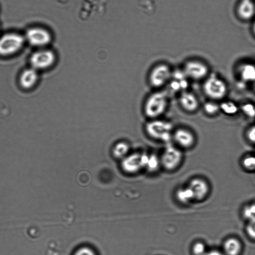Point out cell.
I'll return each mask as SVG.
<instances>
[{"instance_id": "obj_1", "label": "cell", "mask_w": 255, "mask_h": 255, "mask_svg": "<svg viewBox=\"0 0 255 255\" xmlns=\"http://www.w3.org/2000/svg\"><path fill=\"white\" fill-rule=\"evenodd\" d=\"M168 95L165 91H156L150 94L143 105V113L149 120L159 119L166 111Z\"/></svg>"}, {"instance_id": "obj_2", "label": "cell", "mask_w": 255, "mask_h": 255, "mask_svg": "<svg viewBox=\"0 0 255 255\" xmlns=\"http://www.w3.org/2000/svg\"><path fill=\"white\" fill-rule=\"evenodd\" d=\"M173 128L170 122L159 118L149 120L145 124L144 129L151 139L168 143L172 139Z\"/></svg>"}, {"instance_id": "obj_3", "label": "cell", "mask_w": 255, "mask_h": 255, "mask_svg": "<svg viewBox=\"0 0 255 255\" xmlns=\"http://www.w3.org/2000/svg\"><path fill=\"white\" fill-rule=\"evenodd\" d=\"M26 42L24 35L9 32L0 36V57H7L15 55L24 47Z\"/></svg>"}, {"instance_id": "obj_4", "label": "cell", "mask_w": 255, "mask_h": 255, "mask_svg": "<svg viewBox=\"0 0 255 255\" xmlns=\"http://www.w3.org/2000/svg\"><path fill=\"white\" fill-rule=\"evenodd\" d=\"M28 62L30 67L38 72L46 71L54 66L57 56L52 50L47 47L38 48L30 54Z\"/></svg>"}, {"instance_id": "obj_5", "label": "cell", "mask_w": 255, "mask_h": 255, "mask_svg": "<svg viewBox=\"0 0 255 255\" xmlns=\"http://www.w3.org/2000/svg\"><path fill=\"white\" fill-rule=\"evenodd\" d=\"M204 94L212 101L223 99L228 92L225 82L217 75L212 74L207 77L203 85Z\"/></svg>"}, {"instance_id": "obj_6", "label": "cell", "mask_w": 255, "mask_h": 255, "mask_svg": "<svg viewBox=\"0 0 255 255\" xmlns=\"http://www.w3.org/2000/svg\"><path fill=\"white\" fill-rule=\"evenodd\" d=\"M24 36L26 42L37 49L46 47L52 40L50 32L47 29L41 26L28 28Z\"/></svg>"}, {"instance_id": "obj_7", "label": "cell", "mask_w": 255, "mask_h": 255, "mask_svg": "<svg viewBox=\"0 0 255 255\" xmlns=\"http://www.w3.org/2000/svg\"><path fill=\"white\" fill-rule=\"evenodd\" d=\"M172 73V71L168 65L164 63L157 64L149 74V83L154 88H160L170 81Z\"/></svg>"}, {"instance_id": "obj_8", "label": "cell", "mask_w": 255, "mask_h": 255, "mask_svg": "<svg viewBox=\"0 0 255 255\" xmlns=\"http://www.w3.org/2000/svg\"><path fill=\"white\" fill-rule=\"evenodd\" d=\"M149 154L145 152H135L129 153L122 159L121 166L128 173H134L145 168Z\"/></svg>"}, {"instance_id": "obj_9", "label": "cell", "mask_w": 255, "mask_h": 255, "mask_svg": "<svg viewBox=\"0 0 255 255\" xmlns=\"http://www.w3.org/2000/svg\"><path fill=\"white\" fill-rule=\"evenodd\" d=\"M183 153L180 149L168 143L160 157L161 165L168 170L177 168L181 163Z\"/></svg>"}, {"instance_id": "obj_10", "label": "cell", "mask_w": 255, "mask_h": 255, "mask_svg": "<svg viewBox=\"0 0 255 255\" xmlns=\"http://www.w3.org/2000/svg\"><path fill=\"white\" fill-rule=\"evenodd\" d=\"M39 73L31 67L22 69L18 76L19 87L24 91H30L34 89L39 81Z\"/></svg>"}, {"instance_id": "obj_11", "label": "cell", "mask_w": 255, "mask_h": 255, "mask_svg": "<svg viewBox=\"0 0 255 255\" xmlns=\"http://www.w3.org/2000/svg\"><path fill=\"white\" fill-rule=\"evenodd\" d=\"M182 69L188 78L194 80L206 78L209 70L207 65L197 60L187 62Z\"/></svg>"}, {"instance_id": "obj_12", "label": "cell", "mask_w": 255, "mask_h": 255, "mask_svg": "<svg viewBox=\"0 0 255 255\" xmlns=\"http://www.w3.org/2000/svg\"><path fill=\"white\" fill-rule=\"evenodd\" d=\"M172 139L178 146L185 149L192 147L196 141L193 133L189 129L183 128L174 130Z\"/></svg>"}, {"instance_id": "obj_13", "label": "cell", "mask_w": 255, "mask_h": 255, "mask_svg": "<svg viewBox=\"0 0 255 255\" xmlns=\"http://www.w3.org/2000/svg\"><path fill=\"white\" fill-rule=\"evenodd\" d=\"M178 101L181 108L188 113L196 111L199 106V102L196 95L187 90L180 92Z\"/></svg>"}, {"instance_id": "obj_14", "label": "cell", "mask_w": 255, "mask_h": 255, "mask_svg": "<svg viewBox=\"0 0 255 255\" xmlns=\"http://www.w3.org/2000/svg\"><path fill=\"white\" fill-rule=\"evenodd\" d=\"M188 186L193 193L194 200H202L209 193V188L208 183L204 180L200 178L192 179Z\"/></svg>"}, {"instance_id": "obj_15", "label": "cell", "mask_w": 255, "mask_h": 255, "mask_svg": "<svg viewBox=\"0 0 255 255\" xmlns=\"http://www.w3.org/2000/svg\"><path fill=\"white\" fill-rule=\"evenodd\" d=\"M241 250L242 245L240 241L234 238L228 239L223 245V253L225 255H239Z\"/></svg>"}, {"instance_id": "obj_16", "label": "cell", "mask_w": 255, "mask_h": 255, "mask_svg": "<svg viewBox=\"0 0 255 255\" xmlns=\"http://www.w3.org/2000/svg\"><path fill=\"white\" fill-rule=\"evenodd\" d=\"M239 72L243 81L255 83V65L251 63H244L239 67Z\"/></svg>"}, {"instance_id": "obj_17", "label": "cell", "mask_w": 255, "mask_h": 255, "mask_svg": "<svg viewBox=\"0 0 255 255\" xmlns=\"http://www.w3.org/2000/svg\"><path fill=\"white\" fill-rule=\"evenodd\" d=\"M129 144L125 140H120L113 145L112 152L115 158L122 160L129 154Z\"/></svg>"}, {"instance_id": "obj_18", "label": "cell", "mask_w": 255, "mask_h": 255, "mask_svg": "<svg viewBox=\"0 0 255 255\" xmlns=\"http://www.w3.org/2000/svg\"><path fill=\"white\" fill-rule=\"evenodd\" d=\"M240 15L244 19L251 18L255 13V6L251 0H242L239 7Z\"/></svg>"}, {"instance_id": "obj_19", "label": "cell", "mask_w": 255, "mask_h": 255, "mask_svg": "<svg viewBox=\"0 0 255 255\" xmlns=\"http://www.w3.org/2000/svg\"><path fill=\"white\" fill-rule=\"evenodd\" d=\"M176 196L178 201L182 204H187L194 200L193 193L188 186L178 189Z\"/></svg>"}, {"instance_id": "obj_20", "label": "cell", "mask_w": 255, "mask_h": 255, "mask_svg": "<svg viewBox=\"0 0 255 255\" xmlns=\"http://www.w3.org/2000/svg\"><path fill=\"white\" fill-rule=\"evenodd\" d=\"M220 107L222 112L229 116H234L239 111L238 106L235 103L231 101L222 102L220 104Z\"/></svg>"}, {"instance_id": "obj_21", "label": "cell", "mask_w": 255, "mask_h": 255, "mask_svg": "<svg viewBox=\"0 0 255 255\" xmlns=\"http://www.w3.org/2000/svg\"><path fill=\"white\" fill-rule=\"evenodd\" d=\"M204 112L209 116H215L221 111L220 104L215 101H208L203 105Z\"/></svg>"}, {"instance_id": "obj_22", "label": "cell", "mask_w": 255, "mask_h": 255, "mask_svg": "<svg viewBox=\"0 0 255 255\" xmlns=\"http://www.w3.org/2000/svg\"><path fill=\"white\" fill-rule=\"evenodd\" d=\"M160 165V158L154 154H149L145 168L149 171L153 172L156 171Z\"/></svg>"}, {"instance_id": "obj_23", "label": "cell", "mask_w": 255, "mask_h": 255, "mask_svg": "<svg viewBox=\"0 0 255 255\" xmlns=\"http://www.w3.org/2000/svg\"><path fill=\"white\" fill-rule=\"evenodd\" d=\"M241 110L245 116L250 119L255 118V105L246 103L241 106Z\"/></svg>"}, {"instance_id": "obj_24", "label": "cell", "mask_w": 255, "mask_h": 255, "mask_svg": "<svg viewBox=\"0 0 255 255\" xmlns=\"http://www.w3.org/2000/svg\"><path fill=\"white\" fill-rule=\"evenodd\" d=\"M242 165L246 170H255V156L248 155L244 157L242 160Z\"/></svg>"}, {"instance_id": "obj_25", "label": "cell", "mask_w": 255, "mask_h": 255, "mask_svg": "<svg viewBox=\"0 0 255 255\" xmlns=\"http://www.w3.org/2000/svg\"><path fill=\"white\" fill-rule=\"evenodd\" d=\"M244 216L248 220L255 218V203L245 207L243 210Z\"/></svg>"}, {"instance_id": "obj_26", "label": "cell", "mask_w": 255, "mask_h": 255, "mask_svg": "<svg viewBox=\"0 0 255 255\" xmlns=\"http://www.w3.org/2000/svg\"><path fill=\"white\" fill-rule=\"evenodd\" d=\"M246 226V232L248 236L255 239V218L248 220Z\"/></svg>"}, {"instance_id": "obj_27", "label": "cell", "mask_w": 255, "mask_h": 255, "mask_svg": "<svg viewBox=\"0 0 255 255\" xmlns=\"http://www.w3.org/2000/svg\"><path fill=\"white\" fill-rule=\"evenodd\" d=\"M192 251L194 255H205L206 253L205 245L201 243H196L193 246Z\"/></svg>"}, {"instance_id": "obj_28", "label": "cell", "mask_w": 255, "mask_h": 255, "mask_svg": "<svg viewBox=\"0 0 255 255\" xmlns=\"http://www.w3.org/2000/svg\"><path fill=\"white\" fill-rule=\"evenodd\" d=\"M73 255H96V254L91 248L82 247L78 249Z\"/></svg>"}, {"instance_id": "obj_29", "label": "cell", "mask_w": 255, "mask_h": 255, "mask_svg": "<svg viewBox=\"0 0 255 255\" xmlns=\"http://www.w3.org/2000/svg\"><path fill=\"white\" fill-rule=\"evenodd\" d=\"M248 140L251 143L255 144V126L249 128L246 132Z\"/></svg>"}, {"instance_id": "obj_30", "label": "cell", "mask_w": 255, "mask_h": 255, "mask_svg": "<svg viewBox=\"0 0 255 255\" xmlns=\"http://www.w3.org/2000/svg\"><path fill=\"white\" fill-rule=\"evenodd\" d=\"M205 255H225L224 253L216 250H212L206 252Z\"/></svg>"}, {"instance_id": "obj_31", "label": "cell", "mask_w": 255, "mask_h": 255, "mask_svg": "<svg viewBox=\"0 0 255 255\" xmlns=\"http://www.w3.org/2000/svg\"><path fill=\"white\" fill-rule=\"evenodd\" d=\"M254 31H255V24H254Z\"/></svg>"}, {"instance_id": "obj_32", "label": "cell", "mask_w": 255, "mask_h": 255, "mask_svg": "<svg viewBox=\"0 0 255 255\" xmlns=\"http://www.w3.org/2000/svg\"><path fill=\"white\" fill-rule=\"evenodd\" d=\"M254 89L255 90V84H254Z\"/></svg>"}]
</instances>
